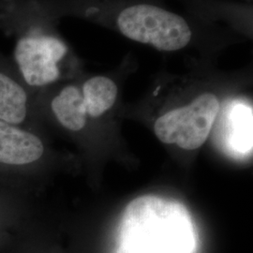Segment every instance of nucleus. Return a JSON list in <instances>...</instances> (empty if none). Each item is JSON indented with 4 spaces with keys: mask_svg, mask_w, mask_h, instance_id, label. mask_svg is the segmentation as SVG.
Here are the masks:
<instances>
[{
    "mask_svg": "<svg viewBox=\"0 0 253 253\" xmlns=\"http://www.w3.org/2000/svg\"><path fill=\"white\" fill-rule=\"evenodd\" d=\"M197 246L187 208L176 201L145 195L125 208L116 253H196Z\"/></svg>",
    "mask_w": 253,
    "mask_h": 253,
    "instance_id": "1",
    "label": "nucleus"
},
{
    "mask_svg": "<svg viewBox=\"0 0 253 253\" xmlns=\"http://www.w3.org/2000/svg\"><path fill=\"white\" fill-rule=\"evenodd\" d=\"M0 22L15 36L12 60L24 84L43 87L60 78V63L69 48L59 37L29 19L20 0H0Z\"/></svg>",
    "mask_w": 253,
    "mask_h": 253,
    "instance_id": "2",
    "label": "nucleus"
},
{
    "mask_svg": "<svg viewBox=\"0 0 253 253\" xmlns=\"http://www.w3.org/2000/svg\"><path fill=\"white\" fill-rule=\"evenodd\" d=\"M117 23L120 32L127 39L164 52L183 49L190 43L192 36L185 19L148 4H139L123 9Z\"/></svg>",
    "mask_w": 253,
    "mask_h": 253,
    "instance_id": "3",
    "label": "nucleus"
},
{
    "mask_svg": "<svg viewBox=\"0 0 253 253\" xmlns=\"http://www.w3.org/2000/svg\"><path fill=\"white\" fill-rule=\"evenodd\" d=\"M219 112V101L212 93H204L184 107L164 114L155 123L157 137L165 144L194 150L205 144Z\"/></svg>",
    "mask_w": 253,
    "mask_h": 253,
    "instance_id": "4",
    "label": "nucleus"
},
{
    "mask_svg": "<svg viewBox=\"0 0 253 253\" xmlns=\"http://www.w3.org/2000/svg\"><path fill=\"white\" fill-rule=\"evenodd\" d=\"M43 153L44 146L38 136L0 120V164L25 166L38 162Z\"/></svg>",
    "mask_w": 253,
    "mask_h": 253,
    "instance_id": "5",
    "label": "nucleus"
},
{
    "mask_svg": "<svg viewBox=\"0 0 253 253\" xmlns=\"http://www.w3.org/2000/svg\"><path fill=\"white\" fill-rule=\"evenodd\" d=\"M28 106L25 84L0 65V120L19 126L27 119Z\"/></svg>",
    "mask_w": 253,
    "mask_h": 253,
    "instance_id": "6",
    "label": "nucleus"
},
{
    "mask_svg": "<svg viewBox=\"0 0 253 253\" xmlns=\"http://www.w3.org/2000/svg\"><path fill=\"white\" fill-rule=\"evenodd\" d=\"M54 117L66 128L79 131L86 124V107L81 88L74 84L63 87L51 102Z\"/></svg>",
    "mask_w": 253,
    "mask_h": 253,
    "instance_id": "7",
    "label": "nucleus"
},
{
    "mask_svg": "<svg viewBox=\"0 0 253 253\" xmlns=\"http://www.w3.org/2000/svg\"><path fill=\"white\" fill-rule=\"evenodd\" d=\"M87 116L99 118L112 108L118 96L115 82L105 76H95L84 82L81 88Z\"/></svg>",
    "mask_w": 253,
    "mask_h": 253,
    "instance_id": "8",
    "label": "nucleus"
}]
</instances>
